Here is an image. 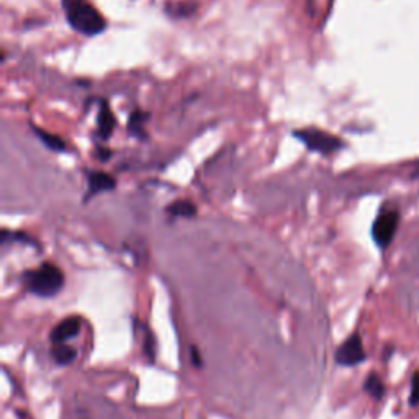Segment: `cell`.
I'll list each match as a JSON object with an SVG mask.
<instances>
[{
  "label": "cell",
  "mask_w": 419,
  "mask_h": 419,
  "mask_svg": "<svg viewBox=\"0 0 419 419\" xmlns=\"http://www.w3.org/2000/svg\"><path fill=\"white\" fill-rule=\"evenodd\" d=\"M365 361V351L362 338L358 334L349 336L336 351V362L343 367H354Z\"/></svg>",
  "instance_id": "obj_5"
},
{
  "label": "cell",
  "mask_w": 419,
  "mask_h": 419,
  "mask_svg": "<svg viewBox=\"0 0 419 419\" xmlns=\"http://www.w3.org/2000/svg\"><path fill=\"white\" fill-rule=\"evenodd\" d=\"M146 118H148V115L142 114L140 110L133 111L131 116H129V122H128L129 133H131L133 136L140 138V140H144L146 138V131H144Z\"/></svg>",
  "instance_id": "obj_12"
},
{
  "label": "cell",
  "mask_w": 419,
  "mask_h": 419,
  "mask_svg": "<svg viewBox=\"0 0 419 419\" xmlns=\"http://www.w3.org/2000/svg\"><path fill=\"white\" fill-rule=\"evenodd\" d=\"M190 356H192V362L193 365L197 367V369H200L202 367V357H200V352H198V349L195 347V345H192V349H190Z\"/></svg>",
  "instance_id": "obj_15"
},
{
  "label": "cell",
  "mask_w": 419,
  "mask_h": 419,
  "mask_svg": "<svg viewBox=\"0 0 419 419\" xmlns=\"http://www.w3.org/2000/svg\"><path fill=\"white\" fill-rule=\"evenodd\" d=\"M80 331V319L77 316H69L63 319L59 325L54 326V330L51 331L50 339L53 344H66L69 339L76 338Z\"/></svg>",
  "instance_id": "obj_7"
},
{
  "label": "cell",
  "mask_w": 419,
  "mask_h": 419,
  "mask_svg": "<svg viewBox=\"0 0 419 419\" xmlns=\"http://www.w3.org/2000/svg\"><path fill=\"white\" fill-rule=\"evenodd\" d=\"M23 282L28 292L43 298H51L64 287V274L58 266L45 262L38 269L25 272Z\"/></svg>",
  "instance_id": "obj_2"
},
{
  "label": "cell",
  "mask_w": 419,
  "mask_h": 419,
  "mask_svg": "<svg viewBox=\"0 0 419 419\" xmlns=\"http://www.w3.org/2000/svg\"><path fill=\"white\" fill-rule=\"evenodd\" d=\"M364 390L375 400H380L383 395H385V385H383L382 378H380L377 374H370L369 377L365 378Z\"/></svg>",
  "instance_id": "obj_13"
},
{
  "label": "cell",
  "mask_w": 419,
  "mask_h": 419,
  "mask_svg": "<svg viewBox=\"0 0 419 419\" xmlns=\"http://www.w3.org/2000/svg\"><path fill=\"white\" fill-rule=\"evenodd\" d=\"M167 213H169L171 217L193 218L197 215V206L189 200H177L167 208Z\"/></svg>",
  "instance_id": "obj_11"
},
{
  "label": "cell",
  "mask_w": 419,
  "mask_h": 419,
  "mask_svg": "<svg viewBox=\"0 0 419 419\" xmlns=\"http://www.w3.org/2000/svg\"><path fill=\"white\" fill-rule=\"evenodd\" d=\"M51 356H53L56 364L69 365L71 362H74V358L77 357V351L67 344H54V347L51 349Z\"/></svg>",
  "instance_id": "obj_10"
},
{
  "label": "cell",
  "mask_w": 419,
  "mask_h": 419,
  "mask_svg": "<svg viewBox=\"0 0 419 419\" xmlns=\"http://www.w3.org/2000/svg\"><path fill=\"white\" fill-rule=\"evenodd\" d=\"M293 136L298 138L303 144L313 153H319L323 155H330L338 153L343 148L344 142L338 136L331 135V133L323 131L318 128H303L293 131Z\"/></svg>",
  "instance_id": "obj_3"
},
{
  "label": "cell",
  "mask_w": 419,
  "mask_h": 419,
  "mask_svg": "<svg viewBox=\"0 0 419 419\" xmlns=\"http://www.w3.org/2000/svg\"><path fill=\"white\" fill-rule=\"evenodd\" d=\"M398 211L393 208L383 210L382 213L378 215L372 226L374 241L377 243L378 248H387V246H390L393 237H395L396 228H398Z\"/></svg>",
  "instance_id": "obj_4"
},
{
  "label": "cell",
  "mask_w": 419,
  "mask_h": 419,
  "mask_svg": "<svg viewBox=\"0 0 419 419\" xmlns=\"http://www.w3.org/2000/svg\"><path fill=\"white\" fill-rule=\"evenodd\" d=\"M116 187V180L110 174L100 171H89L87 172V195H85V202L90 198L98 195V193L110 192Z\"/></svg>",
  "instance_id": "obj_6"
},
{
  "label": "cell",
  "mask_w": 419,
  "mask_h": 419,
  "mask_svg": "<svg viewBox=\"0 0 419 419\" xmlns=\"http://www.w3.org/2000/svg\"><path fill=\"white\" fill-rule=\"evenodd\" d=\"M32 128H33L34 135L38 136V140H40L47 149L56 151V153H63V151L66 149V142H64L59 136L53 135V133H47V131H45V129H41L38 127H32Z\"/></svg>",
  "instance_id": "obj_9"
},
{
  "label": "cell",
  "mask_w": 419,
  "mask_h": 419,
  "mask_svg": "<svg viewBox=\"0 0 419 419\" xmlns=\"http://www.w3.org/2000/svg\"><path fill=\"white\" fill-rule=\"evenodd\" d=\"M409 405L419 406V370L414 374L413 385H411V395H409Z\"/></svg>",
  "instance_id": "obj_14"
},
{
  "label": "cell",
  "mask_w": 419,
  "mask_h": 419,
  "mask_svg": "<svg viewBox=\"0 0 419 419\" xmlns=\"http://www.w3.org/2000/svg\"><path fill=\"white\" fill-rule=\"evenodd\" d=\"M115 116L111 114L110 105L107 102H100L98 107V118H97V135L100 136V140H109L115 129Z\"/></svg>",
  "instance_id": "obj_8"
},
{
  "label": "cell",
  "mask_w": 419,
  "mask_h": 419,
  "mask_svg": "<svg viewBox=\"0 0 419 419\" xmlns=\"http://www.w3.org/2000/svg\"><path fill=\"white\" fill-rule=\"evenodd\" d=\"M63 6L69 25L80 34L95 36L105 30V19L87 0H63Z\"/></svg>",
  "instance_id": "obj_1"
}]
</instances>
